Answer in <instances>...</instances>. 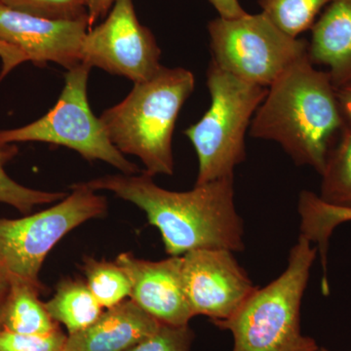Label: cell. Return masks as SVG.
<instances>
[{"mask_svg": "<svg viewBox=\"0 0 351 351\" xmlns=\"http://www.w3.org/2000/svg\"><path fill=\"white\" fill-rule=\"evenodd\" d=\"M210 3L218 11L219 17L237 18L245 15L244 9L239 0H209Z\"/></svg>", "mask_w": 351, "mask_h": 351, "instance_id": "83f0119b", "label": "cell"}, {"mask_svg": "<svg viewBox=\"0 0 351 351\" xmlns=\"http://www.w3.org/2000/svg\"><path fill=\"white\" fill-rule=\"evenodd\" d=\"M88 20L53 21L15 10L0 1V40L18 48L36 66L53 62L66 69L82 63Z\"/></svg>", "mask_w": 351, "mask_h": 351, "instance_id": "8fae6325", "label": "cell"}, {"mask_svg": "<svg viewBox=\"0 0 351 351\" xmlns=\"http://www.w3.org/2000/svg\"><path fill=\"white\" fill-rule=\"evenodd\" d=\"M212 61L244 82L269 88L307 54L308 43L292 38L263 13L219 17L208 25Z\"/></svg>", "mask_w": 351, "mask_h": 351, "instance_id": "ba28073f", "label": "cell"}, {"mask_svg": "<svg viewBox=\"0 0 351 351\" xmlns=\"http://www.w3.org/2000/svg\"><path fill=\"white\" fill-rule=\"evenodd\" d=\"M91 69L80 63L69 69L56 105L27 125L0 130V147L15 143H48L73 149L88 161H104L123 174H137V166L112 144L100 117L92 112L87 94Z\"/></svg>", "mask_w": 351, "mask_h": 351, "instance_id": "8992f818", "label": "cell"}, {"mask_svg": "<svg viewBox=\"0 0 351 351\" xmlns=\"http://www.w3.org/2000/svg\"><path fill=\"white\" fill-rule=\"evenodd\" d=\"M0 59L2 62L0 80H3L16 66L25 63V62H29V59L22 51L1 40H0Z\"/></svg>", "mask_w": 351, "mask_h": 351, "instance_id": "d4e9b609", "label": "cell"}, {"mask_svg": "<svg viewBox=\"0 0 351 351\" xmlns=\"http://www.w3.org/2000/svg\"><path fill=\"white\" fill-rule=\"evenodd\" d=\"M16 154L15 145L0 147V203L10 205L21 213L27 214L38 205L59 202L66 197L64 193H49L27 188L9 177L4 166Z\"/></svg>", "mask_w": 351, "mask_h": 351, "instance_id": "44dd1931", "label": "cell"}, {"mask_svg": "<svg viewBox=\"0 0 351 351\" xmlns=\"http://www.w3.org/2000/svg\"><path fill=\"white\" fill-rule=\"evenodd\" d=\"M211 104L199 121L184 134L198 157L195 184L234 177L246 157L245 136L267 93V88L244 82L213 61L207 71Z\"/></svg>", "mask_w": 351, "mask_h": 351, "instance_id": "5b68a950", "label": "cell"}, {"mask_svg": "<svg viewBox=\"0 0 351 351\" xmlns=\"http://www.w3.org/2000/svg\"><path fill=\"white\" fill-rule=\"evenodd\" d=\"M298 211L301 217V237L315 244L323 267L322 290L329 293L327 279V255L329 240L335 228L351 221V208L332 206L318 195L304 191L300 195Z\"/></svg>", "mask_w": 351, "mask_h": 351, "instance_id": "2e32d148", "label": "cell"}, {"mask_svg": "<svg viewBox=\"0 0 351 351\" xmlns=\"http://www.w3.org/2000/svg\"><path fill=\"white\" fill-rule=\"evenodd\" d=\"M52 319L64 325L68 335L82 332L98 319L105 309L82 279H64L54 295L45 302Z\"/></svg>", "mask_w": 351, "mask_h": 351, "instance_id": "e0dca14e", "label": "cell"}, {"mask_svg": "<svg viewBox=\"0 0 351 351\" xmlns=\"http://www.w3.org/2000/svg\"><path fill=\"white\" fill-rule=\"evenodd\" d=\"M318 251L300 235L287 267L265 287L256 289L226 320L213 322L233 337L232 351H317L313 339L302 335L301 306Z\"/></svg>", "mask_w": 351, "mask_h": 351, "instance_id": "277c9868", "label": "cell"}, {"mask_svg": "<svg viewBox=\"0 0 351 351\" xmlns=\"http://www.w3.org/2000/svg\"><path fill=\"white\" fill-rule=\"evenodd\" d=\"M114 1L115 0H86L89 29L93 27L97 21L106 17Z\"/></svg>", "mask_w": 351, "mask_h": 351, "instance_id": "484cf974", "label": "cell"}, {"mask_svg": "<svg viewBox=\"0 0 351 351\" xmlns=\"http://www.w3.org/2000/svg\"><path fill=\"white\" fill-rule=\"evenodd\" d=\"M195 334L188 326L161 324L156 332L126 351H191Z\"/></svg>", "mask_w": 351, "mask_h": 351, "instance_id": "cb8c5ba5", "label": "cell"}, {"mask_svg": "<svg viewBox=\"0 0 351 351\" xmlns=\"http://www.w3.org/2000/svg\"><path fill=\"white\" fill-rule=\"evenodd\" d=\"M96 193L80 182L54 206L20 219L0 218V269L44 288L39 274L55 245L77 226L107 214V199Z\"/></svg>", "mask_w": 351, "mask_h": 351, "instance_id": "52a82bcc", "label": "cell"}, {"mask_svg": "<svg viewBox=\"0 0 351 351\" xmlns=\"http://www.w3.org/2000/svg\"><path fill=\"white\" fill-rule=\"evenodd\" d=\"M5 5L53 21L88 20L86 0H0Z\"/></svg>", "mask_w": 351, "mask_h": 351, "instance_id": "7402d4cb", "label": "cell"}, {"mask_svg": "<svg viewBox=\"0 0 351 351\" xmlns=\"http://www.w3.org/2000/svg\"><path fill=\"white\" fill-rule=\"evenodd\" d=\"M10 287L1 316V330L23 335H47L60 326L41 302L43 287L9 276Z\"/></svg>", "mask_w": 351, "mask_h": 351, "instance_id": "9a60e30c", "label": "cell"}, {"mask_svg": "<svg viewBox=\"0 0 351 351\" xmlns=\"http://www.w3.org/2000/svg\"><path fill=\"white\" fill-rule=\"evenodd\" d=\"M82 267L88 288L104 309L130 299V279L117 263L85 257Z\"/></svg>", "mask_w": 351, "mask_h": 351, "instance_id": "d6986e66", "label": "cell"}, {"mask_svg": "<svg viewBox=\"0 0 351 351\" xmlns=\"http://www.w3.org/2000/svg\"><path fill=\"white\" fill-rule=\"evenodd\" d=\"M331 0H258L263 12L292 38L311 29L316 17Z\"/></svg>", "mask_w": 351, "mask_h": 351, "instance_id": "ffe728a7", "label": "cell"}, {"mask_svg": "<svg viewBox=\"0 0 351 351\" xmlns=\"http://www.w3.org/2000/svg\"><path fill=\"white\" fill-rule=\"evenodd\" d=\"M68 335L61 329L47 335H23L0 330V351H64Z\"/></svg>", "mask_w": 351, "mask_h": 351, "instance_id": "603a6c76", "label": "cell"}, {"mask_svg": "<svg viewBox=\"0 0 351 351\" xmlns=\"http://www.w3.org/2000/svg\"><path fill=\"white\" fill-rule=\"evenodd\" d=\"M313 64L327 66L335 87L351 80V0H331L311 27L307 49Z\"/></svg>", "mask_w": 351, "mask_h": 351, "instance_id": "5bb4252c", "label": "cell"}, {"mask_svg": "<svg viewBox=\"0 0 351 351\" xmlns=\"http://www.w3.org/2000/svg\"><path fill=\"white\" fill-rule=\"evenodd\" d=\"M317 351H329V350H326V348H318Z\"/></svg>", "mask_w": 351, "mask_h": 351, "instance_id": "f546056e", "label": "cell"}, {"mask_svg": "<svg viewBox=\"0 0 351 351\" xmlns=\"http://www.w3.org/2000/svg\"><path fill=\"white\" fill-rule=\"evenodd\" d=\"M343 127L331 76L314 68L306 54L267 88L250 134L274 141L297 165L311 166L321 174Z\"/></svg>", "mask_w": 351, "mask_h": 351, "instance_id": "7a4b0ae2", "label": "cell"}, {"mask_svg": "<svg viewBox=\"0 0 351 351\" xmlns=\"http://www.w3.org/2000/svg\"><path fill=\"white\" fill-rule=\"evenodd\" d=\"M228 250H195L182 255V274L193 315L228 319L256 289Z\"/></svg>", "mask_w": 351, "mask_h": 351, "instance_id": "30bf717a", "label": "cell"}, {"mask_svg": "<svg viewBox=\"0 0 351 351\" xmlns=\"http://www.w3.org/2000/svg\"><path fill=\"white\" fill-rule=\"evenodd\" d=\"M320 175V199L332 206L351 208V125L341 128Z\"/></svg>", "mask_w": 351, "mask_h": 351, "instance_id": "ac0fdd59", "label": "cell"}, {"mask_svg": "<svg viewBox=\"0 0 351 351\" xmlns=\"http://www.w3.org/2000/svg\"><path fill=\"white\" fill-rule=\"evenodd\" d=\"M10 287V279L3 269H0V330H1V316L5 304L7 295Z\"/></svg>", "mask_w": 351, "mask_h": 351, "instance_id": "f1b7e54d", "label": "cell"}, {"mask_svg": "<svg viewBox=\"0 0 351 351\" xmlns=\"http://www.w3.org/2000/svg\"><path fill=\"white\" fill-rule=\"evenodd\" d=\"M161 51L152 32L138 22L133 0H115L107 19L88 29L82 63L140 83L156 75Z\"/></svg>", "mask_w": 351, "mask_h": 351, "instance_id": "9c48e42d", "label": "cell"}, {"mask_svg": "<svg viewBox=\"0 0 351 351\" xmlns=\"http://www.w3.org/2000/svg\"><path fill=\"white\" fill-rule=\"evenodd\" d=\"M160 325L132 300H126L105 309L91 326L68 335L64 351H126Z\"/></svg>", "mask_w": 351, "mask_h": 351, "instance_id": "4fadbf2b", "label": "cell"}, {"mask_svg": "<svg viewBox=\"0 0 351 351\" xmlns=\"http://www.w3.org/2000/svg\"><path fill=\"white\" fill-rule=\"evenodd\" d=\"M336 94L343 125H351V80L337 87Z\"/></svg>", "mask_w": 351, "mask_h": 351, "instance_id": "4316f807", "label": "cell"}, {"mask_svg": "<svg viewBox=\"0 0 351 351\" xmlns=\"http://www.w3.org/2000/svg\"><path fill=\"white\" fill-rule=\"evenodd\" d=\"M195 87L191 71L162 66L149 80L135 83L123 101L101 113L112 144L124 156L138 157L145 174H174L176 121Z\"/></svg>", "mask_w": 351, "mask_h": 351, "instance_id": "3957f363", "label": "cell"}, {"mask_svg": "<svg viewBox=\"0 0 351 351\" xmlns=\"http://www.w3.org/2000/svg\"><path fill=\"white\" fill-rule=\"evenodd\" d=\"M151 176L108 175L84 182L94 191H107L142 209L160 232L166 253L182 256L195 250L243 251L244 226L234 202V177L191 191L160 188Z\"/></svg>", "mask_w": 351, "mask_h": 351, "instance_id": "6da1fadb", "label": "cell"}, {"mask_svg": "<svg viewBox=\"0 0 351 351\" xmlns=\"http://www.w3.org/2000/svg\"><path fill=\"white\" fill-rule=\"evenodd\" d=\"M114 262L130 279V300L145 313L160 324L188 326L195 315L184 287L182 256L152 262L122 253Z\"/></svg>", "mask_w": 351, "mask_h": 351, "instance_id": "7c38bea8", "label": "cell"}]
</instances>
